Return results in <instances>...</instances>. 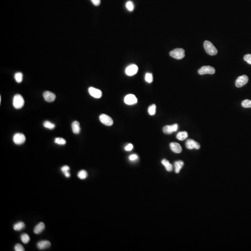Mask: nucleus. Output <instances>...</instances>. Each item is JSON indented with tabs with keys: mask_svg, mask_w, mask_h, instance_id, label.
I'll use <instances>...</instances> for the list:
<instances>
[{
	"mask_svg": "<svg viewBox=\"0 0 251 251\" xmlns=\"http://www.w3.org/2000/svg\"><path fill=\"white\" fill-rule=\"evenodd\" d=\"M204 47L206 52L208 55H214L217 54L218 50L210 42L208 41H205Z\"/></svg>",
	"mask_w": 251,
	"mask_h": 251,
	"instance_id": "f257e3e1",
	"label": "nucleus"
},
{
	"mask_svg": "<svg viewBox=\"0 0 251 251\" xmlns=\"http://www.w3.org/2000/svg\"><path fill=\"white\" fill-rule=\"evenodd\" d=\"M24 99L20 94H16L13 98V106L16 109H20L22 108L24 106Z\"/></svg>",
	"mask_w": 251,
	"mask_h": 251,
	"instance_id": "f03ea898",
	"label": "nucleus"
},
{
	"mask_svg": "<svg viewBox=\"0 0 251 251\" xmlns=\"http://www.w3.org/2000/svg\"><path fill=\"white\" fill-rule=\"evenodd\" d=\"M169 54L173 58L181 60L185 57V50L182 49H176L171 51Z\"/></svg>",
	"mask_w": 251,
	"mask_h": 251,
	"instance_id": "7ed1b4c3",
	"label": "nucleus"
},
{
	"mask_svg": "<svg viewBox=\"0 0 251 251\" xmlns=\"http://www.w3.org/2000/svg\"><path fill=\"white\" fill-rule=\"evenodd\" d=\"M215 73V69L213 67L210 66H204L202 67L200 69L198 70V73L200 75H203L205 74H213Z\"/></svg>",
	"mask_w": 251,
	"mask_h": 251,
	"instance_id": "20e7f679",
	"label": "nucleus"
},
{
	"mask_svg": "<svg viewBox=\"0 0 251 251\" xmlns=\"http://www.w3.org/2000/svg\"><path fill=\"white\" fill-rule=\"evenodd\" d=\"M13 142L16 145H22L26 141L25 135L22 133L15 134L13 138Z\"/></svg>",
	"mask_w": 251,
	"mask_h": 251,
	"instance_id": "39448f33",
	"label": "nucleus"
},
{
	"mask_svg": "<svg viewBox=\"0 0 251 251\" xmlns=\"http://www.w3.org/2000/svg\"><path fill=\"white\" fill-rule=\"evenodd\" d=\"M99 119L101 123L106 126H110L113 124V121L112 119L107 115L102 114L99 116Z\"/></svg>",
	"mask_w": 251,
	"mask_h": 251,
	"instance_id": "423d86ee",
	"label": "nucleus"
},
{
	"mask_svg": "<svg viewBox=\"0 0 251 251\" xmlns=\"http://www.w3.org/2000/svg\"><path fill=\"white\" fill-rule=\"evenodd\" d=\"M248 82V77L246 75H243L238 77L235 82V85L237 88H241Z\"/></svg>",
	"mask_w": 251,
	"mask_h": 251,
	"instance_id": "0eeeda50",
	"label": "nucleus"
},
{
	"mask_svg": "<svg viewBox=\"0 0 251 251\" xmlns=\"http://www.w3.org/2000/svg\"><path fill=\"white\" fill-rule=\"evenodd\" d=\"M138 68L137 65L132 64L130 65L126 68L125 70V73L128 76H133L135 75L138 72Z\"/></svg>",
	"mask_w": 251,
	"mask_h": 251,
	"instance_id": "6e6552de",
	"label": "nucleus"
},
{
	"mask_svg": "<svg viewBox=\"0 0 251 251\" xmlns=\"http://www.w3.org/2000/svg\"><path fill=\"white\" fill-rule=\"evenodd\" d=\"M178 128V125L175 124L172 125H167L165 126L163 128V132L165 134H170L174 132H176Z\"/></svg>",
	"mask_w": 251,
	"mask_h": 251,
	"instance_id": "1a4fd4ad",
	"label": "nucleus"
},
{
	"mask_svg": "<svg viewBox=\"0 0 251 251\" xmlns=\"http://www.w3.org/2000/svg\"><path fill=\"white\" fill-rule=\"evenodd\" d=\"M186 146L187 149H192L194 148L196 149H199L200 148V144L192 139H188L186 140Z\"/></svg>",
	"mask_w": 251,
	"mask_h": 251,
	"instance_id": "9d476101",
	"label": "nucleus"
},
{
	"mask_svg": "<svg viewBox=\"0 0 251 251\" xmlns=\"http://www.w3.org/2000/svg\"><path fill=\"white\" fill-rule=\"evenodd\" d=\"M124 102L129 105L135 104L137 102V99L134 94H128L124 98Z\"/></svg>",
	"mask_w": 251,
	"mask_h": 251,
	"instance_id": "9b49d317",
	"label": "nucleus"
},
{
	"mask_svg": "<svg viewBox=\"0 0 251 251\" xmlns=\"http://www.w3.org/2000/svg\"><path fill=\"white\" fill-rule=\"evenodd\" d=\"M88 92L91 96L95 98H100L102 96V92L101 90L93 87H90L88 88Z\"/></svg>",
	"mask_w": 251,
	"mask_h": 251,
	"instance_id": "f8f14e48",
	"label": "nucleus"
},
{
	"mask_svg": "<svg viewBox=\"0 0 251 251\" xmlns=\"http://www.w3.org/2000/svg\"><path fill=\"white\" fill-rule=\"evenodd\" d=\"M43 97L45 100L48 102H52L56 98L55 94L50 91H45L43 93Z\"/></svg>",
	"mask_w": 251,
	"mask_h": 251,
	"instance_id": "ddd939ff",
	"label": "nucleus"
},
{
	"mask_svg": "<svg viewBox=\"0 0 251 251\" xmlns=\"http://www.w3.org/2000/svg\"><path fill=\"white\" fill-rule=\"evenodd\" d=\"M170 147L172 151L174 153H180L182 152V148L179 143L172 142L170 144Z\"/></svg>",
	"mask_w": 251,
	"mask_h": 251,
	"instance_id": "4468645a",
	"label": "nucleus"
},
{
	"mask_svg": "<svg viewBox=\"0 0 251 251\" xmlns=\"http://www.w3.org/2000/svg\"><path fill=\"white\" fill-rule=\"evenodd\" d=\"M51 246V243L48 240H42L37 244L38 248L40 250H43L48 248Z\"/></svg>",
	"mask_w": 251,
	"mask_h": 251,
	"instance_id": "2eb2a0df",
	"label": "nucleus"
},
{
	"mask_svg": "<svg viewBox=\"0 0 251 251\" xmlns=\"http://www.w3.org/2000/svg\"><path fill=\"white\" fill-rule=\"evenodd\" d=\"M45 228V225L43 222H40L34 228V233L36 235L41 233L43 231Z\"/></svg>",
	"mask_w": 251,
	"mask_h": 251,
	"instance_id": "dca6fc26",
	"label": "nucleus"
},
{
	"mask_svg": "<svg viewBox=\"0 0 251 251\" xmlns=\"http://www.w3.org/2000/svg\"><path fill=\"white\" fill-rule=\"evenodd\" d=\"M72 128L74 134H79L80 131V125L77 121H74L72 124Z\"/></svg>",
	"mask_w": 251,
	"mask_h": 251,
	"instance_id": "f3484780",
	"label": "nucleus"
},
{
	"mask_svg": "<svg viewBox=\"0 0 251 251\" xmlns=\"http://www.w3.org/2000/svg\"><path fill=\"white\" fill-rule=\"evenodd\" d=\"M184 166V162L182 161H175L174 163V167H175V172L177 173H179L180 170Z\"/></svg>",
	"mask_w": 251,
	"mask_h": 251,
	"instance_id": "a211bd4d",
	"label": "nucleus"
},
{
	"mask_svg": "<svg viewBox=\"0 0 251 251\" xmlns=\"http://www.w3.org/2000/svg\"><path fill=\"white\" fill-rule=\"evenodd\" d=\"M161 163L163 166L165 167L167 171L168 172H171L172 171L173 167L172 165L169 162V161H167V159H164L161 161Z\"/></svg>",
	"mask_w": 251,
	"mask_h": 251,
	"instance_id": "6ab92c4d",
	"label": "nucleus"
},
{
	"mask_svg": "<svg viewBox=\"0 0 251 251\" xmlns=\"http://www.w3.org/2000/svg\"><path fill=\"white\" fill-rule=\"evenodd\" d=\"M25 227V225L23 222H18L17 223H15L14 225L13 228L15 231H19L23 229Z\"/></svg>",
	"mask_w": 251,
	"mask_h": 251,
	"instance_id": "aec40b11",
	"label": "nucleus"
},
{
	"mask_svg": "<svg viewBox=\"0 0 251 251\" xmlns=\"http://www.w3.org/2000/svg\"><path fill=\"white\" fill-rule=\"evenodd\" d=\"M188 137V134L186 131L181 132L177 134V138L179 140H184Z\"/></svg>",
	"mask_w": 251,
	"mask_h": 251,
	"instance_id": "412c9836",
	"label": "nucleus"
},
{
	"mask_svg": "<svg viewBox=\"0 0 251 251\" xmlns=\"http://www.w3.org/2000/svg\"><path fill=\"white\" fill-rule=\"evenodd\" d=\"M20 239L22 240V242L24 244L28 243L30 240V236L27 235V233L22 234L20 236Z\"/></svg>",
	"mask_w": 251,
	"mask_h": 251,
	"instance_id": "4be33fe9",
	"label": "nucleus"
},
{
	"mask_svg": "<svg viewBox=\"0 0 251 251\" xmlns=\"http://www.w3.org/2000/svg\"><path fill=\"white\" fill-rule=\"evenodd\" d=\"M77 175L79 179L81 180H84L88 177V173L85 170H82L78 173Z\"/></svg>",
	"mask_w": 251,
	"mask_h": 251,
	"instance_id": "5701e85b",
	"label": "nucleus"
},
{
	"mask_svg": "<svg viewBox=\"0 0 251 251\" xmlns=\"http://www.w3.org/2000/svg\"><path fill=\"white\" fill-rule=\"evenodd\" d=\"M156 106L155 104H152L148 108V112L150 115H153L155 114Z\"/></svg>",
	"mask_w": 251,
	"mask_h": 251,
	"instance_id": "b1692460",
	"label": "nucleus"
},
{
	"mask_svg": "<svg viewBox=\"0 0 251 251\" xmlns=\"http://www.w3.org/2000/svg\"><path fill=\"white\" fill-rule=\"evenodd\" d=\"M14 79L17 82L20 83L22 81L23 74L20 72L16 73L14 75Z\"/></svg>",
	"mask_w": 251,
	"mask_h": 251,
	"instance_id": "393cba45",
	"label": "nucleus"
},
{
	"mask_svg": "<svg viewBox=\"0 0 251 251\" xmlns=\"http://www.w3.org/2000/svg\"><path fill=\"white\" fill-rule=\"evenodd\" d=\"M43 126L45 128L49 129H53L55 128V126L54 124L52 123L50 121H45L43 123Z\"/></svg>",
	"mask_w": 251,
	"mask_h": 251,
	"instance_id": "a878e982",
	"label": "nucleus"
},
{
	"mask_svg": "<svg viewBox=\"0 0 251 251\" xmlns=\"http://www.w3.org/2000/svg\"><path fill=\"white\" fill-rule=\"evenodd\" d=\"M55 142L58 145H64L66 143V140L63 138L58 137V138H56L55 139Z\"/></svg>",
	"mask_w": 251,
	"mask_h": 251,
	"instance_id": "bb28decb",
	"label": "nucleus"
},
{
	"mask_svg": "<svg viewBox=\"0 0 251 251\" xmlns=\"http://www.w3.org/2000/svg\"><path fill=\"white\" fill-rule=\"evenodd\" d=\"M242 106L245 108H251V101L249 99H245L242 102Z\"/></svg>",
	"mask_w": 251,
	"mask_h": 251,
	"instance_id": "cd10ccee",
	"label": "nucleus"
},
{
	"mask_svg": "<svg viewBox=\"0 0 251 251\" xmlns=\"http://www.w3.org/2000/svg\"><path fill=\"white\" fill-rule=\"evenodd\" d=\"M145 80L148 83H150L153 82V76L152 74L147 73L145 75Z\"/></svg>",
	"mask_w": 251,
	"mask_h": 251,
	"instance_id": "c85d7f7f",
	"label": "nucleus"
},
{
	"mask_svg": "<svg viewBox=\"0 0 251 251\" xmlns=\"http://www.w3.org/2000/svg\"><path fill=\"white\" fill-rule=\"evenodd\" d=\"M126 9L129 10V11H133L134 9V4L133 2L131 1H128L126 3Z\"/></svg>",
	"mask_w": 251,
	"mask_h": 251,
	"instance_id": "c756f323",
	"label": "nucleus"
},
{
	"mask_svg": "<svg viewBox=\"0 0 251 251\" xmlns=\"http://www.w3.org/2000/svg\"><path fill=\"white\" fill-rule=\"evenodd\" d=\"M14 250L15 251H25V249L22 245L17 244L14 246Z\"/></svg>",
	"mask_w": 251,
	"mask_h": 251,
	"instance_id": "7c9ffc66",
	"label": "nucleus"
},
{
	"mask_svg": "<svg viewBox=\"0 0 251 251\" xmlns=\"http://www.w3.org/2000/svg\"><path fill=\"white\" fill-rule=\"evenodd\" d=\"M244 59L248 64L251 65V54H247V55H245L244 57Z\"/></svg>",
	"mask_w": 251,
	"mask_h": 251,
	"instance_id": "2f4dec72",
	"label": "nucleus"
},
{
	"mask_svg": "<svg viewBox=\"0 0 251 251\" xmlns=\"http://www.w3.org/2000/svg\"><path fill=\"white\" fill-rule=\"evenodd\" d=\"M70 170V167L68 166H64L61 168V170L63 173H66L69 172Z\"/></svg>",
	"mask_w": 251,
	"mask_h": 251,
	"instance_id": "473e14b6",
	"label": "nucleus"
},
{
	"mask_svg": "<svg viewBox=\"0 0 251 251\" xmlns=\"http://www.w3.org/2000/svg\"><path fill=\"white\" fill-rule=\"evenodd\" d=\"M138 156L136 154H132L129 157V159H130V161H136V160L138 159Z\"/></svg>",
	"mask_w": 251,
	"mask_h": 251,
	"instance_id": "72a5a7b5",
	"label": "nucleus"
},
{
	"mask_svg": "<svg viewBox=\"0 0 251 251\" xmlns=\"http://www.w3.org/2000/svg\"><path fill=\"white\" fill-rule=\"evenodd\" d=\"M133 147H133V144H128V145L125 147V150L126 151H131L133 149Z\"/></svg>",
	"mask_w": 251,
	"mask_h": 251,
	"instance_id": "f704fd0d",
	"label": "nucleus"
},
{
	"mask_svg": "<svg viewBox=\"0 0 251 251\" xmlns=\"http://www.w3.org/2000/svg\"><path fill=\"white\" fill-rule=\"evenodd\" d=\"M92 3L95 6H99L101 3V0H91Z\"/></svg>",
	"mask_w": 251,
	"mask_h": 251,
	"instance_id": "c9c22d12",
	"label": "nucleus"
},
{
	"mask_svg": "<svg viewBox=\"0 0 251 251\" xmlns=\"http://www.w3.org/2000/svg\"><path fill=\"white\" fill-rule=\"evenodd\" d=\"M64 175H65L66 177L69 178L70 177V173H69V172L66 173H64Z\"/></svg>",
	"mask_w": 251,
	"mask_h": 251,
	"instance_id": "e433bc0d",
	"label": "nucleus"
}]
</instances>
